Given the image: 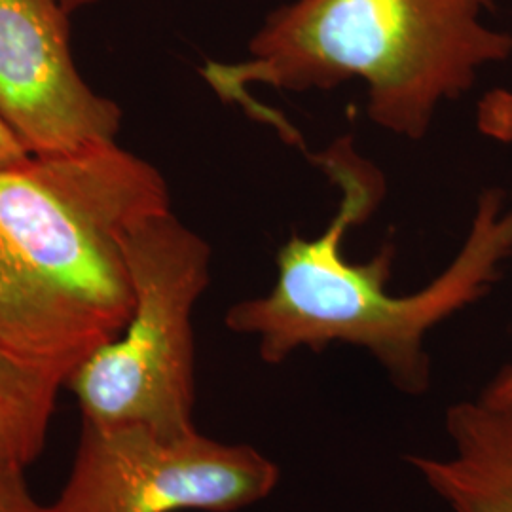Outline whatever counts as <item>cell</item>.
Segmentation results:
<instances>
[{"label":"cell","instance_id":"obj_1","mask_svg":"<svg viewBox=\"0 0 512 512\" xmlns=\"http://www.w3.org/2000/svg\"><path fill=\"white\" fill-rule=\"evenodd\" d=\"M165 211L164 175L116 143L0 169V355L67 384L133 313L120 236Z\"/></svg>","mask_w":512,"mask_h":512},{"label":"cell","instance_id":"obj_2","mask_svg":"<svg viewBox=\"0 0 512 512\" xmlns=\"http://www.w3.org/2000/svg\"><path fill=\"white\" fill-rule=\"evenodd\" d=\"M313 160L342 190L336 215L315 238L287 239L275 256L272 289L234 304L224 323L255 338L266 365H281L302 349L344 344L368 351L399 391L421 395L431 384L427 334L486 296L512 256L507 194L486 188L467 238L444 272L416 293L393 296L387 293L393 245L368 262H349L344 255L346 232L370 219L384 200L382 171L355 150L349 135Z\"/></svg>","mask_w":512,"mask_h":512},{"label":"cell","instance_id":"obj_3","mask_svg":"<svg viewBox=\"0 0 512 512\" xmlns=\"http://www.w3.org/2000/svg\"><path fill=\"white\" fill-rule=\"evenodd\" d=\"M497 0H289L274 8L236 63L207 61L205 82L224 103L255 114L253 84L279 92L366 88V114L421 141L444 101L512 57V33L484 16Z\"/></svg>","mask_w":512,"mask_h":512},{"label":"cell","instance_id":"obj_4","mask_svg":"<svg viewBox=\"0 0 512 512\" xmlns=\"http://www.w3.org/2000/svg\"><path fill=\"white\" fill-rule=\"evenodd\" d=\"M120 245L133 313L124 332L88 357L65 385L86 421L190 433L196 429L192 313L211 283L213 251L171 211L133 222Z\"/></svg>","mask_w":512,"mask_h":512},{"label":"cell","instance_id":"obj_5","mask_svg":"<svg viewBox=\"0 0 512 512\" xmlns=\"http://www.w3.org/2000/svg\"><path fill=\"white\" fill-rule=\"evenodd\" d=\"M277 484L279 467L249 444L84 420L69 480L42 512H236Z\"/></svg>","mask_w":512,"mask_h":512},{"label":"cell","instance_id":"obj_6","mask_svg":"<svg viewBox=\"0 0 512 512\" xmlns=\"http://www.w3.org/2000/svg\"><path fill=\"white\" fill-rule=\"evenodd\" d=\"M59 0H0V118L35 156L116 143L122 109L80 76Z\"/></svg>","mask_w":512,"mask_h":512},{"label":"cell","instance_id":"obj_7","mask_svg":"<svg viewBox=\"0 0 512 512\" xmlns=\"http://www.w3.org/2000/svg\"><path fill=\"white\" fill-rule=\"evenodd\" d=\"M450 452L408 456L410 467L452 512H512V406L484 399L446 412Z\"/></svg>","mask_w":512,"mask_h":512},{"label":"cell","instance_id":"obj_8","mask_svg":"<svg viewBox=\"0 0 512 512\" xmlns=\"http://www.w3.org/2000/svg\"><path fill=\"white\" fill-rule=\"evenodd\" d=\"M63 385L0 355V478L23 475L40 456Z\"/></svg>","mask_w":512,"mask_h":512},{"label":"cell","instance_id":"obj_9","mask_svg":"<svg viewBox=\"0 0 512 512\" xmlns=\"http://www.w3.org/2000/svg\"><path fill=\"white\" fill-rule=\"evenodd\" d=\"M0 512H42V505L27 488L25 476L0 478Z\"/></svg>","mask_w":512,"mask_h":512},{"label":"cell","instance_id":"obj_10","mask_svg":"<svg viewBox=\"0 0 512 512\" xmlns=\"http://www.w3.org/2000/svg\"><path fill=\"white\" fill-rule=\"evenodd\" d=\"M31 152L19 141L18 135L0 118V169L21 164Z\"/></svg>","mask_w":512,"mask_h":512},{"label":"cell","instance_id":"obj_11","mask_svg":"<svg viewBox=\"0 0 512 512\" xmlns=\"http://www.w3.org/2000/svg\"><path fill=\"white\" fill-rule=\"evenodd\" d=\"M482 397L492 403L512 406V365L505 366L495 376L494 382L488 385V389L482 393Z\"/></svg>","mask_w":512,"mask_h":512},{"label":"cell","instance_id":"obj_12","mask_svg":"<svg viewBox=\"0 0 512 512\" xmlns=\"http://www.w3.org/2000/svg\"><path fill=\"white\" fill-rule=\"evenodd\" d=\"M59 2H61V6H63L69 14H73L76 10L90 8V6H95V4H99V2H103V0H59Z\"/></svg>","mask_w":512,"mask_h":512}]
</instances>
